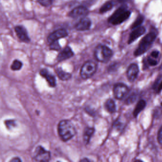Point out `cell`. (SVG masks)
Masks as SVG:
<instances>
[{
	"mask_svg": "<svg viewBox=\"0 0 162 162\" xmlns=\"http://www.w3.org/2000/svg\"><path fill=\"white\" fill-rule=\"evenodd\" d=\"M62 49L60 43L58 41H54L50 43V49L53 51H59Z\"/></svg>",
	"mask_w": 162,
	"mask_h": 162,
	"instance_id": "cb8c5ba5",
	"label": "cell"
},
{
	"mask_svg": "<svg viewBox=\"0 0 162 162\" xmlns=\"http://www.w3.org/2000/svg\"><path fill=\"white\" fill-rule=\"evenodd\" d=\"M89 10L84 5H79L75 7L69 13L68 16L73 19L82 18L89 14Z\"/></svg>",
	"mask_w": 162,
	"mask_h": 162,
	"instance_id": "5b68a950",
	"label": "cell"
},
{
	"mask_svg": "<svg viewBox=\"0 0 162 162\" xmlns=\"http://www.w3.org/2000/svg\"><path fill=\"white\" fill-rule=\"evenodd\" d=\"M157 38L155 33L151 32L147 34L141 40L138 47L134 52L135 56H139L146 52L151 47Z\"/></svg>",
	"mask_w": 162,
	"mask_h": 162,
	"instance_id": "3957f363",
	"label": "cell"
},
{
	"mask_svg": "<svg viewBox=\"0 0 162 162\" xmlns=\"http://www.w3.org/2000/svg\"><path fill=\"white\" fill-rule=\"evenodd\" d=\"M144 19H145V17L143 15H138L137 18L136 19L135 21L133 23V24L131 26V28L132 29H135L137 27H140L144 22Z\"/></svg>",
	"mask_w": 162,
	"mask_h": 162,
	"instance_id": "7402d4cb",
	"label": "cell"
},
{
	"mask_svg": "<svg viewBox=\"0 0 162 162\" xmlns=\"http://www.w3.org/2000/svg\"><path fill=\"white\" fill-rule=\"evenodd\" d=\"M12 162H21V159L19 158H14L12 160H11Z\"/></svg>",
	"mask_w": 162,
	"mask_h": 162,
	"instance_id": "1f68e13d",
	"label": "cell"
},
{
	"mask_svg": "<svg viewBox=\"0 0 162 162\" xmlns=\"http://www.w3.org/2000/svg\"><path fill=\"white\" fill-rule=\"evenodd\" d=\"M58 135L63 141H68L72 138L76 134L74 125L70 120H63L58 126Z\"/></svg>",
	"mask_w": 162,
	"mask_h": 162,
	"instance_id": "6da1fadb",
	"label": "cell"
},
{
	"mask_svg": "<svg viewBox=\"0 0 162 162\" xmlns=\"http://www.w3.org/2000/svg\"><path fill=\"white\" fill-rule=\"evenodd\" d=\"M51 158V153L41 146H39L35 149L34 159L38 162H48Z\"/></svg>",
	"mask_w": 162,
	"mask_h": 162,
	"instance_id": "8992f818",
	"label": "cell"
},
{
	"mask_svg": "<svg viewBox=\"0 0 162 162\" xmlns=\"http://www.w3.org/2000/svg\"><path fill=\"white\" fill-rule=\"evenodd\" d=\"M131 12L130 11H126L122 12L112 22L111 24L113 25H116L121 24L122 23H123L125 21H126V19L129 18L131 15Z\"/></svg>",
	"mask_w": 162,
	"mask_h": 162,
	"instance_id": "9a60e30c",
	"label": "cell"
},
{
	"mask_svg": "<svg viewBox=\"0 0 162 162\" xmlns=\"http://www.w3.org/2000/svg\"><path fill=\"white\" fill-rule=\"evenodd\" d=\"M23 64L22 62L18 60H15L13 61L11 65V69L12 70H20L23 67Z\"/></svg>",
	"mask_w": 162,
	"mask_h": 162,
	"instance_id": "603a6c76",
	"label": "cell"
},
{
	"mask_svg": "<svg viewBox=\"0 0 162 162\" xmlns=\"http://www.w3.org/2000/svg\"><path fill=\"white\" fill-rule=\"evenodd\" d=\"M56 72L58 78L62 80H68L72 77V75L69 73L64 72L61 68L57 69Z\"/></svg>",
	"mask_w": 162,
	"mask_h": 162,
	"instance_id": "ffe728a7",
	"label": "cell"
},
{
	"mask_svg": "<svg viewBox=\"0 0 162 162\" xmlns=\"http://www.w3.org/2000/svg\"><path fill=\"white\" fill-rule=\"evenodd\" d=\"M127 6L125 5L121 6L120 7L118 8L109 17L108 19V22L110 23H111L121 13L125 11H126Z\"/></svg>",
	"mask_w": 162,
	"mask_h": 162,
	"instance_id": "e0dca14e",
	"label": "cell"
},
{
	"mask_svg": "<svg viewBox=\"0 0 162 162\" xmlns=\"http://www.w3.org/2000/svg\"><path fill=\"white\" fill-rule=\"evenodd\" d=\"M74 55L73 51L69 46H67L63 49L57 56V60L58 62H62L69 58L72 57Z\"/></svg>",
	"mask_w": 162,
	"mask_h": 162,
	"instance_id": "7c38bea8",
	"label": "cell"
},
{
	"mask_svg": "<svg viewBox=\"0 0 162 162\" xmlns=\"http://www.w3.org/2000/svg\"><path fill=\"white\" fill-rule=\"evenodd\" d=\"M147 62H148V64L151 66H155L157 64L158 62L156 60H153L151 58H147Z\"/></svg>",
	"mask_w": 162,
	"mask_h": 162,
	"instance_id": "83f0119b",
	"label": "cell"
},
{
	"mask_svg": "<svg viewBox=\"0 0 162 162\" xmlns=\"http://www.w3.org/2000/svg\"><path fill=\"white\" fill-rule=\"evenodd\" d=\"M69 35L68 31L65 28H60L51 33L47 37V41L49 43L58 41L60 39L66 38Z\"/></svg>",
	"mask_w": 162,
	"mask_h": 162,
	"instance_id": "ba28073f",
	"label": "cell"
},
{
	"mask_svg": "<svg viewBox=\"0 0 162 162\" xmlns=\"http://www.w3.org/2000/svg\"><path fill=\"white\" fill-rule=\"evenodd\" d=\"M91 26L92 21L86 16L80 19L74 25V28L78 31H86L90 30Z\"/></svg>",
	"mask_w": 162,
	"mask_h": 162,
	"instance_id": "30bf717a",
	"label": "cell"
},
{
	"mask_svg": "<svg viewBox=\"0 0 162 162\" xmlns=\"http://www.w3.org/2000/svg\"><path fill=\"white\" fill-rule=\"evenodd\" d=\"M105 107L107 111L114 113L116 111V105L113 100L109 99L105 103Z\"/></svg>",
	"mask_w": 162,
	"mask_h": 162,
	"instance_id": "ac0fdd59",
	"label": "cell"
},
{
	"mask_svg": "<svg viewBox=\"0 0 162 162\" xmlns=\"http://www.w3.org/2000/svg\"><path fill=\"white\" fill-rule=\"evenodd\" d=\"M162 90V81L161 83L158 85V87L157 88V92L159 93Z\"/></svg>",
	"mask_w": 162,
	"mask_h": 162,
	"instance_id": "4dcf8cb0",
	"label": "cell"
},
{
	"mask_svg": "<svg viewBox=\"0 0 162 162\" xmlns=\"http://www.w3.org/2000/svg\"><path fill=\"white\" fill-rule=\"evenodd\" d=\"M36 1L40 5L45 7H50L53 3V0H36Z\"/></svg>",
	"mask_w": 162,
	"mask_h": 162,
	"instance_id": "d4e9b609",
	"label": "cell"
},
{
	"mask_svg": "<svg viewBox=\"0 0 162 162\" xmlns=\"http://www.w3.org/2000/svg\"><path fill=\"white\" fill-rule=\"evenodd\" d=\"M139 72V67L137 64L132 63L128 67L126 75L129 80L131 82H134L136 79Z\"/></svg>",
	"mask_w": 162,
	"mask_h": 162,
	"instance_id": "8fae6325",
	"label": "cell"
},
{
	"mask_svg": "<svg viewBox=\"0 0 162 162\" xmlns=\"http://www.w3.org/2000/svg\"><path fill=\"white\" fill-rule=\"evenodd\" d=\"M14 30L19 40L24 43H28L30 42V37L29 35L27 29L24 26L21 25H17L14 27Z\"/></svg>",
	"mask_w": 162,
	"mask_h": 162,
	"instance_id": "9c48e42d",
	"label": "cell"
},
{
	"mask_svg": "<svg viewBox=\"0 0 162 162\" xmlns=\"http://www.w3.org/2000/svg\"><path fill=\"white\" fill-rule=\"evenodd\" d=\"M94 57L98 62L107 63L112 57L113 52L111 49L105 45L100 44L97 46L94 53Z\"/></svg>",
	"mask_w": 162,
	"mask_h": 162,
	"instance_id": "7a4b0ae2",
	"label": "cell"
},
{
	"mask_svg": "<svg viewBox=\"0 0 162 162\" xmlns=\"http://www.w3.org/2000/svg\"><path fill=\"white\" fill-rule=\"evenodd\" d=\"M40 74L41 76L45 78L48 83L51 86L54 87L56 85V80L55 76L49 72V71L45 69L40 70Z\"/></svg>",
	"mask_w": 162,
	"mask_h": 162,
	"instance_id": "5bb4252c",
	"label": "cell"
},
{
	"mask_svg": "<svg viewBox=\"0 0 162 162\" xmlns=\"http://www.w3.org/2000/svg\"><path fill=\"white\" fill-rule=\"evenodd\" d=\"M159 52L158 51H153L151 53V55L152 57L154 58H157L159 56Z\"/></svg>",
	"mask_w": 162,
	"mask_h": 162,
	"instance_id": "f546056e",
	"label": "cell"
},
{
	"mask_svg": "<svg viewBox=\"0 0 162 162\" xmlns=\"http://www.w3.org/2000/svg\"><path fill=\"white\" fill-rule=\"evenodd\" d=\"M118 2H120L121 3H125V2H128L130 0H118Z\"/></svg>",
	"mask_w": 162,
	"mask_h": 162,
	"instance_id": "d6a6232c",
	"label": "cell"
},
{
	"mask_svg": "<svg viewBox=\"0 0 162 162\" xmlns=\"http://www.w3.org/2000/svg\"><path fill=\"white\" fill-rule=\"evenodd\" d=\"M157 140L159 144L162 145V126H161L159 129V132L158 133Z\"/></svg>",
	"mask_w": 162,
	"mask_h": 162,
	"instance_id": "4316f807",
	"label": "cell"
},
{
	"mask_svg": "<svg viewBox=\"0 0 162 162\" xmlns=\"http://www.w3.org/2000/svg\"><path fill=\"white\" fill-rule=\"evenodd\" d=\"M146 102L144 100H141L137 103L136 104L134 112H133V115L134 117H137L138 114H139L140 113L144 110L146 106Z\"/></svg>",
	"mask_w": 162,
	"mask_h": 162,
	"instance_id": "2e32d148",
	"label": "cell"
},
{
	"mask_svg": "<svg viewBox=\"0 0 162 162\" xmlns=\"http://www.w3.org/2000/svg\"><path fill=\"white\" fill-rule=\"evenodd\" d=\"M97 67V64L94 61H86L81 68L80 76L83 79H90L95 73Z\"/></svg>",
	"mask_w": 162,
	"mask_h": 162,
	"instance_id": "277c9868",
	"label": "cell"
},
{
	"mask_svg": "<svg viewBox=\"0 0 162 162\" xmlns=\"http://www.w3.org/2000/svg\"><path fill=\"white\" fill-rule=\"evenodd\" d=\"M113 3L112 2L108 1L105 2L104 5H103L100 9V13H104L107 12L108 11H110L113 7Z\"/></svg>",
	"mask_w": 162,
	"mask_h": 162,
	"instance_id": "44dd1931",
	"label": "cell"
},
{
	"mask_svg": "<svg viewBox=\"0 0 162 162\" xmlns=\"http://www.w3.org/2000/svg\"><path fill=\"white\" fill-rule=\"evenodd\" d=\"M6 125L7 126V128H10L15 125V123L13 120H8L5 122Z\"/></svg>",
	"mask_w": 162,
	"mask_h": 162,
	"instance_id": "f1b7e54d",
	"label": "cell"
},
{
	"mask_svg": "<svg viewBox=\"0 0 162 162\" xmlns=\"http://www.w3.org/2000/svg\"><path fill=\"white\" fill-rule=\"evenodd\" d=\"M146 28L145 27H142V26H140L135 29L134 30L131 32V33L130 34L129 37V40H128V43L129 44L133 43L139 37L144 34L146 32Z\"/></svg>",
	"mask_w": 162,
	"mask_h": 162,
	"instance_id": "4fadbf2b",
	"label": "cell"
},
{
	"mask_svg": "<svg viewBox=\"0 0 162 162\" xmlns=\"http://www.w3.org/2000/svg\"><path fill=\"white\" fill-rule=\"evenodd\" d=\"M95 132V129L93 128H87L85 130L83 135L84 141L86 144H88L91 137Z\"/></svg>",
	"mask_w": 162,
	"mask_h": 162,
	"instance_id": "d6986e66",
	"label": "cell"
},
{
	"mask_svg": "<svg viewBox=\"0 0 162 162\" xmlns=\"http://www.w3.org/2000/svg\"><path fill=\"white\" fill-rule=\"evenodd\" d=\"M136 98H137V96H136V94H135V93L132 94L128 97V98H127L126 100V104H132L136 100Z\"/></svg>",
	"mask_w": 162,
	"mask_h": 162,
	"instance_id": "484cf974",
	"label": "cell"
},
{
	"mask_svg": "<svg viewBox=\"0 0 162 162\" xmlns=\"http://www.w3.org/2000/svg\"><path fill=\"white\" fill-rule=\"evenodd\" d=\"M129 90L127 86L123 83H117L114 86V95L118 100L123 99L129 93Z\"/></svg>",
	"mask_w": 162,
	"mask_h": 162,
	"instance_id": "52a82bcc",
	"label": "cell"
}]
</instances>
